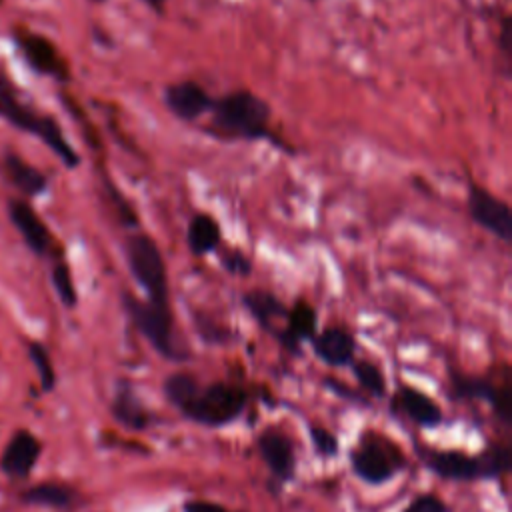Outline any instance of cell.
Instances as JSON below:
<instances>
[{"instance_id":"15","label":"cell","mask_w":512,"mask_h":512,"mask_svg":"<svg viewBox=\"0 0 512 512\" xmlns=\"http://www.w3.org/2000/svg\"><path fill=\"white\" fill-rule=\"evenodd\" d=\"M286 324L274 336L290 354H298L302 342H310L318 332V312L306 298H296L288 306Z\"/></svg>"},{"instance_id":"14","label":"cell","mask_w":512,"mask_h":512,"mask_svg":"<svg viewBox=\"0 0 512 512\" xmlns=\"http://www.w3.org/2000/svg\"><path fill=\"white\" fill-rule=\"evenodd\" d=\"M110 414L120 426L132 432H144L156 422V414L142 402L134 386L126 380H120L114 388Z\"/></svg>"},{"instance_id":"31","label":"cell","mask_w":512,"mask_h":512,"mask_svg":"<svg viewBox=\"0 0 512 512\" xmlns=\"http://www.w3.org/2000/svg\"><path fill=\"white\" fill-rule=\"evenodd\" d=\"M196 330H198L200 338L208 344H224L230 340V332L226 330V326L216 324L212 318L196 316Z\"/></svg>"},{"instance_id":"16","label":"cell","mask_w":512,"mask_h":512,"mask_svg":"<svg viewBox=\"0 0 512 512\" xmlns=\"http://www.w3.org/2000/svg\"><path fill=\"white\" fill-rule=\"evenodd\" d=\"M40 452V440L28 430H18L4 446V452L0 456V468L8 478L24 480L34 470Z\"/></svg>"},{"instance_id":"18","label":"cell","mask_w":512,"mask_h":512,"mask_svg":"<svg viewBox=\"0 0 512 512\" xmlns=\"http://www.w3.org/2000/svg\"><path fill=\"white\" fill-rule=\"evenodd\" d=\"M20 48L24 52L26 62L40 74H48L60 80H68V66L60 58L56 46L38 34H22Z\"/></svg>"},{"instance_id":"37","label":"cell","mask_w":512,"mask_h":512,"mask_svg":"<svg viewBox=\"0 0 512 512\" xmlns=\"http://www.w3.org/2000/svg\"><path fill=\"white\" fill-rule=\"evenodd\" d=\"M312 2H316V0H312Z\"/></svg>"},{"instance_id":"9","label":"cell","mask_w":512,"mask_h":512,"mask_svg":"<svg viewBox=\"0 0 512 512\" xmlns=\"http://www.w3.org/2000/svg\"><path fill=\"white\" fill-rule=\"evenodd\" d=\"M466 208L474 224L504 244L512 242V210L506 200L492 194L478 182H470L466 192Z\"/></svg>"},{"instance_id":"11","label":"cell","mask_w":512,"mask_h":512,"mask_svg":"<svg viewBox=\"0 0 512 512\" xmlns=\"http://www.w3.org/2000/svg\"><path fill=\"white\" fill-rule=\"evenodd\" d=\"M422 464L442 480L452 482H476L480 480L476 454L464 450H438L424 444L416 446Z\"/></svg>"},{"instance_id":"13","label":"cell","mask_w":512,"mask_h":512,"mask_svg":"<svg viewBox=\"0 0 512 512\" xmlns=\"http://www.w3.org/2000/svg\"><path fill=\"white\" fill-rule=\"evenodd\" d=\"M314 356L330 368H346L354 362L358 342L344 326H326L310 340Z\"/></svg>"},{"instance_id":"12","label":"cell","mask_w":512,"mask_h":512,"mask_svg":"<svg viewBox=\"0 0 512 512\" xmlns=\"http://www.w3.org/2000/svg\"><path fill=\"white\" fill-rule=\"evenodd\" d=\"M162 102L172 116L182 122H196L210 112L214 98L206 88L194 80H182L168 84L162 92Z\"/></svg>"},{"instance_id":"17","label":"cell","mask_w":512,"mask_h":512,"mask_svg":"<svg viewBox=\"0 0 512 512\" xmlns=\"http://www.w3.org/2000/svg\"><path fill=\"white\" fill-rule=\"evenodd\" d=\"M8 216L34 254L42 256L48 252L52 242L50 230L26 200H12L8 204Z\"/></svg>"},{"instance_id":"36","label":"cell","mask_w":512,"mask_h":512,"mask_svg":"<svg viewBox=\"0 0 512 512\" xmlns=\"http://www.w3.org/2000/svg\"><path fill=\"white\" fill-rule=\"evenodd\" d=\"M94 2H104V0H94Z\"/></svg>"},{"instance_id":"25","label":"cell","mask_w":512,"mask_h":512,"mask_svg":"<svg viewBox=\"0 0 512 512\" xmlns=\"http://www.w3.org/2000/svg\"><path fill=\"white\" fill-rule=\"evenodd\" d=\"M198 386H200V382L196 380V376H192L190 372L176 370L164 378L162 392H164L168 404L174 406L176 410H180L190 400V396L196 392Z\"/></svg>"},{"instance_id":"21","label":"cell","mask_w":512,"mask_h":512,"mask_svg":"<svg viewBox=\"0 0 512 512\" xmlns=\"http://www.w3.org/2000/svg\"><path fill=\"white\" fill-rule=\"evenodd\" d=\"M2 172L6 180L26 196H36L44 192L48 186V178L38 168H34L32 164H28L26 160H22L12 152L4 154Z\"/></svg>"},{"instance_id":"8","label":"cell","mask_w":512,"mask_h":512,"mask_svg":"<svg viewBox=\"0 0 512 512\" xmlns=\"http://www.w3.org/2000/svg\"><path fill=\"white\" fill-rule=\"evenodd\" d=\"M256 450L270 472V490L278 494L296 478V446L286 432L276 426H266L256 436Z\"/></svg>"},{"instance_id":"24","label":"cell","mask_w":512,"mask_h":512,"mask_svg":"<svg viewBox=\"0 0 512 512\" xmlns=\"http://www.w3.org/2000/svg\"><path fill=\"white\" fill-rule=\"evenodd\" d=\"M350 370H352L362 392H366L374 400H384L386 376L376 362L366 360V358H354V362L350 364Z\"/></svg>"},{"instance_id":"29","label":"cell","mask_w":512,"mask_h":512,"mask_svg":"<svg viewBox=\"0 0 512 512\" xmlns=\"http://www.w3.org/2000/svg\"><path fill=\"white\" fill-rule=\"evenodd\" d=\"M220 266L232 276H250L252 274V260L240 248H224L220 252Z\"/></svg>"},{"instance_id":"20","label":"cell","mask_w":512,"mask_h":512,"mask_svg":"<svg viewBox=\"0 0 512 512\" xmlns=\"http://www.w3.org/2000/svg\"><path fill=\"white\" fill-rule=\"evenodd\" d=\"M186 244L194 256H208L222 246V228L208 212H196L186 226Z\"/></svg>"},{"instance_id":"27","label":"cell","mask_w":512,"mask_h":512,"mask_svg":"<svg viewBox=\"0 0 512 512\" xmlns=\"http://www.w3.org/2000/svg\"><path fill=\"white\" fill-rule=\"evenodd\" d=\"M308 438L314 448V454L322 460L336 458L340 452V440L322 424H308Z\"/></svg>"},{"instance_id":"34","label":"cell","mask_w":512,"mask_h":512,"mask_svg":"<svg viewBox=\"0 0 512 512\" xmlns=\"http://www.w3.org/2000/svg\"><path fill=\"white\" fill-rule=\"evenodd\" d=\"M182 512H238V510H232L224 504H218V502H212V500H186L182 504Z\"/></svg>"},{"instance_id":"10","label":"cell","mask_w":512,"mask_h":512,"mask_svg":"<svg viewBox=\"0 0 512 512\" xmlns=\"http://www.w3.org/2000/svg\"><path fill=\"white\" fill-rule=\"evenodd\" d=\"M390 412L416 424L418 428H436L444 422L442 406L420 388L400 384L390 396Z\"/></svg>"},{"instance_id":"32","label":"cell","mask_w":512,"mask_h":512,"mask_svg":"<svg viewBox=\"0 0 512 512\" xmlns=\"http://www.w3.org/2000/svg\"><path fill=\"white\" fill-rule=\"evenodd\" d=\"M322 386H324L326 390H330L332 394H336L340 400L354 402V404H362V406H366V404H368V400H366L360 392H356L354 388H350L348 384H344V382H342V380H338V378L324 376V378H322Z\"/></svg>"},{"instance_id":"6","label":"cell","mask_w":512,"mask_h":512,"mask_svg":"<svg viewBox=\"0 0 512 512\" xmlns=\"http://www.w3.org/2000/svg\"><path fill=\"white\" fill-rule=\"evenodd\" d=\"M0 114L20 130L36 134L68 168H76L80 164V156L72 148V144L64 138L62 128L50 116L36 114L28 106H22L14 96L10 82L2 74H0Z\"/></svg>"},{"instance_id":"7","label":"cell","mask_w":512,"mask_h":512,"mask_svg":"<svg viewBox=\"0 0 512 512\" xmlns=\"http://www.w3.org/2000/svg\"><path fill=\"white\" fill-rule=\"evenodd\" d=\"M446 374L452 400H484L504 426L512 424V380L508 368L502 378H494L492 374H466L456 368H448Z\"/></svg>"},{"instance_id":"4","label":"cell","mask_w":512,"mask_h":512,"mask_svg":"<svg viewBox=\"0 0 512 512\" xmlns=\"http://www.w3.org/2000/svg\"><path fill=\"white\" fill-rule=\"evenodd\" d=\"M248 400L250 394L244 386L226 380H214L206 386L200 384L178 412L194 424L222 428L236 422L244 414Z\"/></svg>"},{"instance_id":"33","label":"cell","mask_w":512,"mask_h":512,"mask_svg":"<svg viewBox=\"0 0 512 512\" xmlns=\"http://www.w3.org/2000/svg\"><path fill=\"white\" fill-rule=\"evenodd\" d=\"M502 58L506 62H510L512 58V22H510V16L504 14L502 20H500V30H498V42H496Z\"/></svg>"},{"instance_id":"5","label":"cell","mask_w":512,"mask_h":512,"mask_svg":"<svg viewBox=\"0 0 512 512\" xmlns=\"http://www.w3.org/2000/svg\"><path fill=\"white\" fill-rule=\"evenodd\" d=\"M124 256L132 278L146 292V300L170 306L168 268L158 242L148 232H130L124 242Z\"/></svg>"},{"instance_id":"26","label":"cell","mask_w":512,"mask_h":512,"mask_svg":"<svg viewBox=\"0 0 512 512\" xmlns=\"http://www.w3.org/2000/svg\"><path fill=\"white\" fill-rule=\"evenodd\" d=\"M52 286H54L60 302L66 308H74L78 304V292H76V286H74L72 270L64 260L56 262L54 268H52Z\"/></svg>"},{"instance_id":"19","label":"cell","mask_w":512,"mask_h":512,"mask_svg":"<svg viewBox=\"0 0 512 512\" xmlns=\"http://www.w3.org/2000/svg\"><path fill=\"white\" fill-rule=\"evenodd\" d=\"M242 306L248 310V314L254 318V322L268 332L270 336L278 334V320H286L288 306L270 290L264 288H252L242 294Z\"/></svg>"},{"instance_id":"35","label":"cell","mask_w":512,"mask_h":512,"mask_svg":"<svg viewBox=\"0 0 512 512\" xmlns=\"http://www.w3.org/2000/svg\"><path fill=\"white\" fill-rule=\"evenodd\" d=\"M144 2L150 10H154L156 14H164V6H166V0H140Z\"/></svg>"},{"instance_id":"3","label":"cell","mask_w":512,"mask_h":512,"mask_svg":"<svg viewBox=\"0 0 512 512\" xmlns=\"http://www.w3.org/2000/svg\"><path fill=\"white\" fill-rule=\"evenodd\" d=\"M350 470L368 486H382L400 474L408 460L402 448L386 434L366 428L348 452Z\"/></svg>"},{"instance_id":"22","label":"cell","mask_w":512,"mask_h":512,"mask_svg":"<svg viewBox=\"0 0 512 512\" xmlns=\"http://www.w3.org/2000/svg\"><path fill=\"white\" fill-rule=\"evenodd\" d=\"M78 492L62 482H40L22 492V502L54 510H68L76 504Z\"/></svg>"},{"instance_id":"1","label":"cell","mask_w":512,"mask_h":512,"mask_svg":"<svg viewBox=\"0 0 512 512\" xmlns=\"http://www.w3.org/2000/svg\"><path fill=\"white\" fill-rule=\"evenodd\" d=\"M208 114L210 124L206 132L214 138L226 142L264 140L276 148L290 150V146L282 138H278L270 128V104L248 88H236L220 98H214V104Z\"/></svg>"},{"instance_id":"28","label":"cell","mask_w":512,"mask_h":512,"mask_svg":"<svg viewBox=\"0 0 512 512\" xmlns=\"http://www.w3.org/2000/svg\"><path fill=\"white\" fill-rule=\"evenodd\" d=\"M28 354H30L32 364L36 366V372H38L42 390H44V392H50V390L56 386V370H54V366H52V360H50L48 350H46L44 344H40V342H30V344H28Z\"/></svg>"},{"instance_id":"2","label":"cell","mask_w":512,"mask_h":512,"mask_svg":"<svg viewBox=\"0 0 512 512\" xmlns=\"http://www.w3.org/2000/svg\"><path fill=\"white\" fill-rule=\"evenodd\" d=\"M122 308L130 318L132 326L148 340L158 356L168 362H186L190 352L178 342L174 334V312L172 306H158L148 300H140L132 292L120 294Z\"/></svg>"},{"instance_id":"23","label":"cell","mask_w":512,"mask_h":512,"mask_svg":"<svg viewBox=\"0 0 512 512\" xmlns=\"http://www.w3.org/2000/svg\"><path fill=\"white\" fill-rule=\"evenodd\" d=\"M480 480H500L510 472L512 466V448L508 442H488L478 454Z\"/></svg>"},{"instance_id":"30","label":"cell","mask_w":512,"mask_h":512,"mask_svg":"<svg viewBox=\"0 0 512 512\" xmlns=\"http://www.w3.org/2000/svg\"><path fill=\"white\" fill-rule=\"evenodd\" d=\"M402 512H452V508L434 492H420L416 494Z\"/></svg>"}]
</instances>
